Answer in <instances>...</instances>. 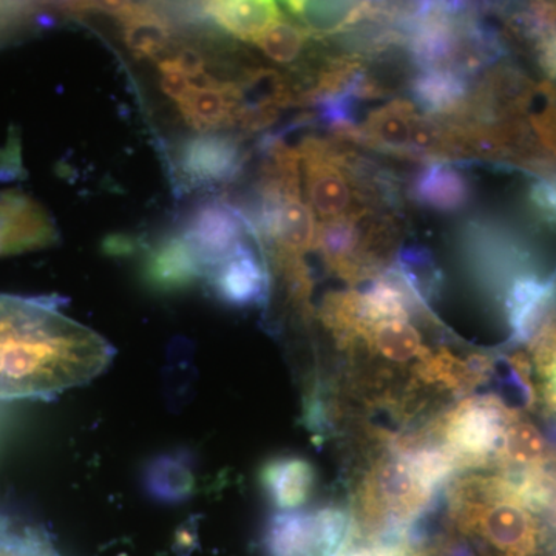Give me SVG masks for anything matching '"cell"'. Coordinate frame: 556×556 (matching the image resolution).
<instances>
[{
  "label": "cell",
  "mask_w": 556,
  "mask_h": 556,
  "mask_svg": "<svg viewBox=\"0 0 556 556\" xmlns=\"http://www.w3.org/2000/svg\"><path fill=\"white\" fill-rule=\"evenodd\" d=\"M270 482H273L281 504H298L308 492L309 468L300 463L283 464L276 468L270 477Z\"/></svg>",
  "instance_id": "obj_23"
},
{
  "label": "cell",
  "mask_w": 556,
  "mask_h": 556,
  "mask_svg": "<svg viewBox=\"0 0 556 556\" xmlns=\"http://www.w3.org/2000/svg\"><path fill=\"white\" fill-rule=\"evenodd\" d=\"M413 199L441 212H455L470 200V182L456 167L428 164L413 181Z\"/></svg>",
  "instance_id": "obj_15"
},
{
  "label": "cell",
  "mask_w": 556,
  "mask_h": 556,
  "mask_svg": "<svg viewBox=\"0 0 556 556\" xmlns=\"http://www.w3.org/2000/svg\"><path fill=\"white\" fill-rule=\"evenodd\" d=\"M113 14L119 21L124 46L139 60L159 62L177 46L170 21L150 7L119 5Z\"/></svg>",
  "instance_id": "obj_9"
},
{
  "label": "cell",
  "mask_w": 556,
  "mask_h": 556,
  "mask_svg": "<svg viewBox=\"0 0 556 556\" xmlns=\"http://www.w3.org/2000/svg\"><path fill=\"white\" fill-rule=\"evenodd\" d=\"M177 108L192 129L199 134H214L236 123V83L203 76L193 80L192 89L178 102Z\"/></svg>",
  "instance_id": "obj_7"
},
{
  "label": "cell",
  "mask_w": 556,
  "mask_h": 556,
  "mask_svg": "<svg viewBox=\"0 0 556 556\" xmlns=\"http://www.w3.org/2000/svg\"><path fill=\"white\" fill-rule=\"evenodd\" d=\"M452 463L441 452H422L408 460V478L420 490H433L447 478Z\"/></svg>",
  "instance_id": "obj_24"
},
{
  "label": "cell",
  "mask_w": 556,
  "mask_h": 556,
  "mask_svg": "<svg viewBox=\"0 0 556 556\" xmlns=\"http://www.w3.org/2000/svg\"><path fill=\"white\" fill-rule=\"evenodd\" d=\"M159 70L161 91L178 104V102L189 93L190 89H192V80L186 78L181 73L174 72V70Z\"/></svg>",
  "instance_id": "obj_27"
},
{
  "label": "cell",
  "mask_w": 556,
  "mask_h": 556,
  "mask_svg": "<svg viewBox=\"0 0 556 556\" xmlns=\"http://www.w3.org/2000/svg\"><path fill=\"white\" fill-rule=\"evenodd\" d=\"M538 61L544 72L556 79V38L552 36H540L535 39Z\"/></svg>",
  "instance_id": "obj_28"
},
{
  "label": "cell",
  "mask_w": 556,
  "mask_h": 556,
  "mask_svg": "<svg viewBox=\"0 0 556 556\" xmlns=\"http://www.w3.org/2000/svg\"><path fill=\"white\" fill-rule=\"evenodd\" d=\"M511 419L496 404L481 402L460 409L450 428V438L457 450L477 457L504 450L507 428Z\"/></svg>",
  "instance_id": "obj_8"
},
{
  "label": "cell",
  "mask_w": 556,
  "mask_h": 556,
  "mask_svg": "<svg viewBox=\"0 0 556 556\" xmlns=\"http://www.w3.org/2000/svg\"><path fill=\"white\" fill-rule=\"evenodd\" d=\"M236 86V123L239 121L252 130L268 126L278 110L287 108L294 98V91L276 70H254Z\"/></svg>",
  "instance_id": "obj_6"
},
{
  "label": "cell",
  "mask_w": 556,
  "mask_h": 556,
  "mask_svg": "<svg viewBox=\"0 0 556 556\" xmlns=\"http://www.w3.org/2000/svg\"><path fill=\"white\" fill-rule=\"evenodd\" d=\"M201 20L243 42L255 43L263 33L283 20L276 2H204L197 5Z\"/></svg>",
  "instance_id": "obj_10"
},
{
  "label": "cell",
  "mask_w": 556,
  "mask_h": 556,
  "mask_svg": "<svg viewBox=\"0 0 556 556\" xmlns=\"http://www.w3.org/2000/svg\"><path fill=\"white\" fill-rule=\"evenodd\" d=\"M113 348L49 303L0 294V401L50 397L109 367Z\"/></svg>",
  "instance_id": "obj_1"
},
{
  "label": "cell",
  "mask_w": 556,
  "mask_h": 556,
  "mask_svg": "<svg viewBox=\"0 0 556 556\" xmlns=\"http://www.w3.org/2000/svg\"><path fill=\"white\" fill-rule=\"evenodd\" d=\"M215 283L219 294L236 305L258 302L266 291V270L248 243L218 265Z\"/></svg>",
  "instance_id": "obj_13"
},
{
  "label": "cell",
  "mask_w": 556,
  "mask_h": 556,
  "mask_svg": "<svg viewBox=\"0 0 556 556\" xmlns=\"http://www.w3.org/2000/svg\"><path fill=\"white\" fill-rule=\"evenodd\" d=\"M415 108L407 101L397 100L376 109L357 131L356 141L368 142L383 152L407 155L412 139Z\"/></svg>",
  "instance_id": "obj_12"
},
{
  "label": "cell",
  "mask_w": 556,
  "mask_h": 556,
  "mask_svg": "<svg viewBox=\"0 0 556 556\" xmlns=\"http://www.w3.org/2000/svg\"><path fill=\"white\" fill-rule=\"evenodd\" d=\"M506 455L522 466H535L546 456V442L535 427L511 420L507 428L504 450Z\"/></svg>",
  "instance_id": "obj_22"
},
{
  "label": "cell",
  "mask_w": 556,
  "mask_h": 556,
  "mask_svg": "<svg viewBox=\"0 0 556 556\" xmlns=\"http://www.w3.org/2000/svg\"><path fill=\"white\" fill-rule=\"evenodd\" d=\"M484 533L501 551L526 555L535 546V525L517 504H497L484 518Z\"/></svg>",
  "instance_id": "obj_16"
},
{
  "label": "cell",
  "mask_w": 556,
  "mask_h": 556,
  "mask_svg": "<svg viewBox=\"0 0 556 556\" xmlns=\"http://www.w3.org/2000/svg\"><path fill=\"white\" fill-rule=\"evenodd\" d=\"M308 38L294 21L280 20L260 36L255 46L277 64H292L302 56Z\"/></svg>",
  "instance_id": "obj_21"
},
{
  "label": "cell",
  "mask_w": 556,
  "mask_h": 556,
  "mask_svg": "<svg viewBox=\"0 0 556 556\" xmlns=\"http://www.w3.org/2000/svg\"><path fill=\"white\" fill-rule=\"evenodd\" d=\"M298 152L305 172L311 207L318 218L324 219V223L332 222L365 208L354 204L358 197L351 189L348 172L334 144L308 138L300 144Z\"/></svg>",
  "instance_id": "obj_2"
},
{
  "label": "cell",
  "mask_w": 556,
  "mask_h": 556,
  "mask_svg": "<svg viewBox=\"0 0 556 556\" xmlns=\"http://www.w3.org/2000/svg\"><path fill=\"white\" fill-rule=\"evenodd\" d=\"M522 31L532 39L556 38V3H533L517 17Z\"/></svg>",
  "instance_id": "obj_25"
},
{
  "label": "cell",
  "mask_w": 556,
  "mask_h": 556,
  "mask_svg": "<svg viewBox=\"0 0 556 556\" xmlns=\"http://www.w3.org/2000/svg\"><path fill=\"white\" fill-rule=\"evenodd\" d=\"M203 268L195 249L181 232L160 241L148 262L150 277L163 285L186 283L199 276Z\"/></svg>",
  "instance_id": "obj_17"
},
{
  "label": "cell",
  "mask_w": 556,
  "mask_h": 556,
  "mask_svg": "<svg viewBox=\"0 0 556 556\" xmlns=\"http://www.w3.org/2000/svg\"><path fill=\"white\" fill-rule=\"evenodd\" d=\"M285 11L311 38L321 39L345 31L367 17V2H287Z\"/></svg>",
  "instance_id": "obj_14"
},
{
  "label": "cell",
  "mask_w": 556,
  "mask_h": 556,
  "mask_svg": "<svg viewBox=\"0 0 556 556\" xmlns=\"http://www.w3.org/2000/svg\"><path fill=\"white\" fill-rule=\"evenodd\" d=\"M556 308V278L541 280L525 274L511 283L507 292L506 311L511 339L529 342L546 327Z\"/></svg>",
  "instance_id": "obj_5"
},
{
  "label": "cell",
  "mask_w": 556,
  "mask_h": 556,
  "mask_svg": "<svg viewBox=\"0 0 556 556\" xmlns=\"http://www.w3.org/2000/svg\"><path fill=\"white\" fill-rule=\"evenodd\" d=\"M538 357L546 376L548 399L556 408V325L541 340Z\"/></svg>",
  "instance_id": "obj_26"
},
{
  "label": "cell",
  "mask_w": 556,
  "mask_h": 556,
  "mask_svg": "<svg viewBox=\"0 0 556 556\" xmlns=\"http://www.w3.org/2000/svg\"><path fill=\"white\" fill-rule=\"evenodd\" d=\"M396 269L412 289L417 302H431L441 289V270L434 265L433 255L419 244H408L399 251Z\"/></svg>",
  "instance_id": "obj_18"
},
{
  "label": "cell",
  "mask_w": 556,
  "mask_h": 556,
  "mask_svg": "<svg viewBox=\"0 0 556 556\" xmlns=\"http://www.w3.org/2000/svg\"><path fill=\"white\" fill-rule=\"evenodd\" d=\"M413 101L430 116H459L468 104L470 83L448 68L420 70L409 84Z\"/></svg>",
  "instance_id": "obj_11"
},
{
  "label": "cell",
  "mask_w": 556,
  "mask_h": 556,
  "mask_svg": "<svg viewBox=\"0 0 556 556\" xmlns=\"http://www.w3.org/2000/svg\"><path fill=\"white\" fill-rule=\"evenodd\" d=\"M247 153L230 135L197 134L182 141L175 155V172L186 188L207 189L229 185L239 177Z\"/></svg>",
  "instance_id": "obj_3"
},
{
  "label": "cell",
  "mask_w": 556,
  "mask_h": 556,
  "mask_svg": "<svg viewBox=\"0 0 556 556\" xmlns=\"http://www.w3.org/2000/svg\"><path fill=\"white\" fill-rule=\"evenodd\" d=\"M372 340L380 354L394 362L412 361L422 350L419 332L407 320H387L375 324Z\"/></svg>",
  "instance_id": "obj_20"
},
{
  "label": "cell",
  "mask_w": 556,
  "mask_h": 556,
  "mask_svg": "<svg viewBox=\"0 0 556 556\" xmlns=\"http://www.w3.org/2000/svg\"><path fill=\"white\" fill-rule=\"evenodd\" d=\"M521 115L529 118L538 142L556 159V89L552 84L530 87Z\"/></svg>",
  "instance_id": "obj_19"
},
{
  "label": "cell",
  "mask_w": 556,
  "mask_h": 556,
  "mask_svg": "<svg viewBox=\"0 0 556 556\" xmlns=\"http://www.w3.org/2000/svg\"><path fill=\"white\" fill-rule=\"evenodd\" d=\"M247 219L229 204L211 200L200 204L179 230L195 249L204 268L218 266L247 243Z\"/></svg>",
  "instance_id": "obj_4"
}]
</instances>
